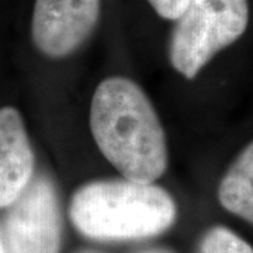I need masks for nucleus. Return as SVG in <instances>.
<instances>
[{"label":"nucleus","instance_id":"7ed1b4c3","mask_svg":"<svg viewBox=\"0 0 253 253\" xmlns=\"http://www.w3.org/2000/svg\"><path fill=\"white\" fill-rule=\"evenodd\" d=\"M248 23V0H191L170 36L172 66L194 79L219 51L244 36Z\"/></svg>","mask_w":253,"mask_h":253},{"label":"nucleus","instance_id":"9b49d317","mask_svg":"<svg viewBox=\"0 0 253 253\" xmlns=\"http://www.w3.org/2000/svg\"><path fill=\"white\" fill-rule=\"evenodd\" d=\"M0 253H7V249H6V245L3 244L1 238H0Z\"/></svg>","mask_w":253,"mask_h":253},{"label":"nucleus","instance_id":"f8f14e48","mask_svg":"<svg viewBox=\"0 0 253 253\" xmlns=\"http://www.w3.org/2000/svg\"><path fill=\"white\" fill-rule=\"evenodd\" d=\"M82 253H96V252H82Z\"/></svg>","mask_w":253,"mask_h":253},{"label":"nucleus","instance_id":"f03ea898","mask_svg":"<svg viewBox=\"0 0 253 253\" xmlns=\"http://www.w3.org/2000/svg\"><path fill=\"white\" fill-rule=\"evenodd\" d=\"M177 208L166 190L128 179L94 180L73 193L69 217L82 235L100 242L154 238L174 224Z\"/></svg>","mask_w":253,"mask_h":253},{"label":"nucleus","instance_id":"39448f33","mask_svg":"<svg viewBox=\"0 0 253 253\" xmlns=\"http://www.w3.org/2000/svg\"><path fill=\"white\" fill-rule=\"evenodd\" d=\"M99 16L100 0H36L33 42L45 56L65 58L91 36Z\"/></svg>","mask_w":253,"mask_h":253},{"label":"nucleus","instance_id":"0eeeda50","mask_svg":"<svg viewBox=\"0 0 253 253\" xmlns=\"http://www.w3.org/2000/svg\"><path fill=\"white\" fill-rule=\"evenodd\" d=\"M218 201L226 211L253 224V141L241 151L219 181Z\"/></svg>","mask_w":253,"mask_h":253},{"label":"nucleus","instance_id":"9d476101","mask_svg":"<svg viewBox=\"0 0 253 253\" xmlns=\"http://www.w3.org/2000/svg\"><path fill=\"white\" fill-rule=\"evenodd\" d=\"M141 253H170V252L163 251V249H151V251H145V252H141Z\"/></svg>","mask_w":253,"mask_h":253},{"label":"nucleus","instance_id":"423d86ee","mask_svg":"<svg viewBox=\"0 0 253 253\" xmlns=\"http://www.w3.org/2000/svg\"><path fill=\"white\" fill-rule=\"evenodd\" d=\"M36 174V156L20 111L0 109V208L11 206Z\"/></svg>","mask_w":253,"mask_h":253},{"label":"nucleus","instance_id":"1a4fd4ad","mask_svg":"<svg viewBox=\"0 0 253 253\" xmlns=\"http://www.w3.org/2000/svg\"><path fill=\"white\" fill-rule=\"evenodd\" d=\"M154 10L166 20H177L189 7L191 0H148Z\"/></svg>","mask_w":253,"mask_h":253},{"label":"nucleus","instance_id":"f257e3e1","mask_svg":"<svg viewBox=\"0 0 253 253\" xmlns=\"http://www.w3.org/2000/svg\"><path fill=\"white\" fill-rule=\"evenodd\" d=\"M91 135L124 179L154 183L168 168V145L154 106L135 82L111 76L100 83L90 106Z\"/></svg>","mask_w":253,"mask_h":253},{"label":"nucleus","instance_id":"6e6552de","mask_svg":"<svg viewBox=\"0 0 253 253\" xmlns=\"http://www.w3.org/2000/svg\"><path fill=\"white\" fill-rule=\"evenodd\" d=\"M197 253H253V248L229 228L212 226L201 238Z\"/></svg>","mask_w":253,"mask_h":253},{"label":"nucleus","instance_id":"20e7f679","mask_svg":"<svg viewBox=\"0 0 253 253\" xmlns=\"http://www.w3.org/2000/svg\"><path fill=\"white\" fill-rule=\"evenodd\" d=\"M7 253H59L62 215L54 181L46 174H34L26 190L4 218Z\"/></svg>","mask_w":253,"mask_h":253}]
</instances>
